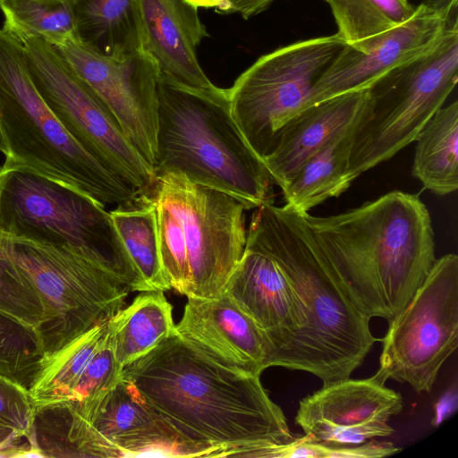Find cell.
Here are the masks:
<instances>
[{"label":"cell","instance_id":"6da1fadb","mask_svg":"<svg viewBox=\"0 0 458 458\" xmlns=\"http://www.w3.org/2000/svg\"><path fill=\"white\" fill-rule=\"evenodd\" d=\"M156 412L185 437L220 446L225 456L255 457L294 439L260 376L227 368L175 329L123 368Z\"/></svg>","mask_w":458,"mask_h":458},{"label":"cell","instance_id":"7a4b0ae2","mask_svg":"<svg viewBox=\"0 0 458 458\" xmlns=\"http://www.w3.org/2000/svg\"><path fill=\"white\" fill-rule=\"evenodd\" d=\"M245 248L273 259L303 306V327L275 355L271 367L306 371L323 384L351 377L380 339L372 335L370 318L351 299L302 213L286 205L257 208Z\"/></svg>","mask_w":458,"mask_h":458},{"label":"cell","instance_id":"3957f363","mask_svg":"<svg viewBox=\"0 0 458 458\" xmlns=\"http://www.w3.org/2000/svg\"><path fill=\"white\" fill-rule=\"evenodd\" d=\"M302 215L351 299L369 318H394L437 259L429 211L418 195L394 191L337 215Z\"/></svg>","mask_w":458,"mask_h":458},{"label":"cell","instance_id":"277c9868","mask_svg":"<svg viewBox=\"0 0 458 458\" xmlns=\"http://www.w3.org/2000/svg\"><path fill=\"white\" fill-rule=\"evenodd\" d=\"M155 176L179 172L247 209L273 204L274 183L232 114L227 89L197 88L160 73Z\"/></svg>","mask_w":458,"mask_h":458},{"label":"cell","instance_id":"5b68a950","mask_svg":"<svg viewBox=\"0 0 458 458\" xmlns=\"http://www.w3.org/2000/svg\"><path fill=\"white\" fill-rule=\"evenodd\" d=\"M0 152L4 164L72 188L105 207L127 203L140 194L66 131L37 89L21 42L2 29Z\"/></svg>","mask_w":458,"mask_h":458},{"label":"cell","instance_id":"8992f818","mask_svg":"<svg viewBox=\"0 0 458 458\" xmlns=\"http://www.w3.org/2000/svg\"><path fill=\"white\" fill-rule=\"evenodd\" d=\"M0 231L69 249L131 292H149L105 206L28 170L0 165Z\"/></svg>","mask_w":458,"mask_h":458},{"label":"cell","instance_id":"52a82bcc","mask_svg":"<svg viewBox=\"0 0 458 458\" xmlns=\"http://www.w3.org/2000/svg\"><path fill=\"white\" fill-rule=\"evenodd\" d=\"M458 80V18L431 49L375 81L354 128L346 176L388 160L418 135Z\"/></svg>","mask_w":458,"mask_h":458},{"label":"cell","instance_id":"ba28073f","mask_svg":"<svg viewBox=\"0 0 458 458\" xmlns=\"http://www.w3.org/2000/svg\"><path fill=\"white\" fill-rule=\"evenodd\" d=\"M2 233L8 255L45 306L47 320L38 330L44 356L124 307L128 287L74 251Z\"/></svg>","mask_w":458,"mask_h":458},{"label":"cell","instance_id":"9c48e42d","mask_svg":"<svg viewBox=\"0 0 458 458\" xmlns=\"http://www.w3.org/2000/svg\"><path fill=\"white\" fill-rule=\"evenodd\" d=\"M346 45L335 33L279 47L261 55L227 89L233 118L261 160L283 127L305 109L315 84Z\"/></svg>","mask_w":458,"mask_h":458},{"label":"cell","instance_id":"30bf717a","mask_svg":"<svg viewBox=\"0 0 458 458\" xmlns=\"http://www.w3.org/2000/svg\"><path fill=\"white\" fill-rule=\"evenodd\" d=\"M21 44L37 89L66 131L106 169L153 197L157 178L152 166L99 96L51 44L38 38Z\"/></svg>","mask_w":458,"mask_h":458},{"label":"cell","instance_id":"8fae6325","mask_svg":"<svg viewBox=\"0 0 458 458\" xmlns=\"http://www.w3.org/2000/svg\"><path fill=\"white\" fill-rule=\"evenodd\" d=\"M378 371L386 378L429 392L458 346V257L436 259L407 305L388 323Z\"/></svg>","mask_w":458,"mask_h":458},{"label":"cell","instance_id":"7c38bea8","mask_svg":"<svg viewBox=\"0 0 458 458\" xmlns=\"http://www.w3.org/2000/svg\"><path fill=\"white\" fill-rule=\"evenodd\" d=\"M156 178L155 194L172 206L183 225L191 271L189 297L221 296L245 250L248 209L236 198L195 183L179 172H163Z\"/></svg>","mask_w":458,"mask_h":458},{"label":"cell","instance_id":"4fadbf2b","mask_svg":"<svg viewBox=\"0 0 458 458\" xmlns=\"http://www.w3.org/2000/svg\"><path fill=\"white\" fill-rule=\"evenodd\" d=\"M54 47L105 102L131 143L154 170L160 71L152 55L143 47L105 55L78 36Z\"/></svg>","mask_w":458,"mask_h":458},{"label":"cell","instance_id":"5bb4252c","mask_svg":"<svg viewBox=\"0 0 458 458\" xmlns=\"http://www.w3.org/2000/svg\"><path fill=\"white\" fill-rule=\"evenodd\" d=\"M457 18L458 0L440 9L421 3L404 22L367 40L347 44L315 84L305 109L369 88L386 72L431 49Z\"/></svg>","mask_w":458,"mask_h":458},{"label":"cell","instance_id":"9a60e30c","mask_svg":"<svg viewBox=\"0 0 458 458\" xmlns=\"http://www.w3.org/2000/svg\"><path fill=\"white\" fill-rule=\"evenodd\" d=\"M377 370L369 377L323 384L299 403L295 422L310 439L331 445H358L388 437L391 417L403 409V398L386 386Z\"/></svg>","mask_w":458,"mask_h":458},{"label":"cell","instance_id":"2e32d148","mask_svg":"<svg viewBox=\"0 0 458 458\" xmlns=\"http://www.w3.org/2000/svg\"><path fill=\"white\" fill-rule=\"evenodd\" d=\"M87 421L91 457H205L209 452L208 445L185 437L159 416L123 377Z\"/></svg>","mask_w":458,"mask_h":458},{"label":"cell","instance_id":"e0dca14e","mask_svg":"<svg viewBox=\"0 0 458 458\" xmlns=\"http://www.w3.org/2000/svg\"><path fill=\"white\" fill-rule=\"evenodd\" d=\"M175 331L218 363L240 373L260 376L268 368L269 342L257 325L225 293L188 297Z\"/></svg>","mask_w":458,"mask_h":458},{"label":"cell","instance_id":"ac0fdd59","mask_svg":"<svg viewBox=\"0 0 458 458\" xmlns=\"http://www.w3.org/2000/svg\"><path fill=\"white\" fill-rule=\"evenodd\" d=\"M224 293L266 335L271 367L275 355L305 322L302 303L291 283L273 259L245 248Z\"/></svg>","mask_w":458,"mask_h":458},{"label":"cell","instance_id":"d6986e66","mask_svg":"<svg viewBox=\"0 0 458 458\" xmlns=\"http://www.w3.org/2000/svg\"><path fill=\"white\" fill-rule=\"evenodd\" d=\"M143 48L160 73L191 87L211 88L198 60L197 48L208 33L198 8L185 0H139Z\"/></svg>","mask_w":458,"mask_h":458},{"label":"cell","instance_id":"ffe728a7","mask_svg":"<svg viewBox=\"0 0 458 458\" xmlns=\"http://www.w3.org/2000/svg\"><path fill=\"white\" fill-rule=\"evenodd\" d=\"M367 100L368 89L352 91L310 106L292 118L262 160L274 183L283 189L313 154L353 126Z\"/></svg>","mask_w":458,"mask_h":458},{"label":"cell","instance_id":"44dd1931","mask_svg":"<svg viewBox=\"0 0 458 458\" xmlns=\"http://www.w3.org/2000/svg\"><path fill=\"white\" fill-rule=\"evenodd\" d=\"M356 123L331 139L301 166L282 189L286 206L307 213L350 187L346 171Z\"/></svg>","mask_w":458,"mask_h":458},{"label":"cell","instance_id":"7402d4cb","mask_svg":"<svg viewBox=\"0 0 458 458\" xmlns=\"http://www.w3.org/2000/svg\"><path fill=\"white\" fill-rule=\"evenodd\" d=\"M79 38L105 55L143 47L139 0H77L73 4Z\"/></svg>","mask_w":458,"mask_h":458},{"label":"cell","instance_id":"603a6c76","mask_svg":"<svg viewBox=\"0 0 458 458\" xmlns=\"http://www.w3.org/2000/svg\"><path fill=\"white\" fill-rule=\"evenodd\" d=\"M108 323L114 355L122 368L156 347L175 326L173 307L161 291L139 294Z\"/></svg>","mask_w":458,"mask_h":458},{"label":"cell","instance_id":"cb8c5ba5","mask_svg":"<svg viewBox=\"0 0 458 458\" xmlns=\"http://www.w3.org/2000/svg\"><path fill=\"white\" fill-rule=\"evenodd\" d=\"M412 175L424 189L445 196L458 189V102L441 107L417 139Z\"/></svg>","mask_w":458,"mask_h":458},{"label":"cell","instance_id":"d4e9b609","mask_svg":"<svg viewBox=\"0 0 458 458\" xmlns=\"http://www.w3.org/2000/svg\"><path fill=\"white\" fill-rule=\"evenodd\" d=\"M109 213L129 257L149 290H170L160 258L154 197L140 194Z\"/></svg>","mask_w":458,"mask_h":458},{"label":"cell","instance_id":"484cf974","mask_svg":"<svg viewBox=\"0 0 458 458\" xmlns=\"http://www.w3.org/2000/svg\"><path fill=\"white\" fill-rule=\"evenodd\" d=\"M108 321L96 325L42 358L29 388L35 407L68 401L82 373L105 340Z\"/></svg>","mask_w":458,"mask_h":458},{"label":"cell","instance_id":"4316f807","mask_svg":"<svg viewBox=\"0 0 458 458\" xmlns=\"http://www.w3.org/2000/svg\"><path fill=\"white\" fill-rule=\"evenodd\" d=\"M4 31L20 42L38 38L56 46L78 36L71 0H0Z\"/></svg>","mask_w":458,"mask_h":458},{"label":"cell","instance_id":"83f0119b","mask_svg":"<svg viewBox=\"0 0 458 458\" xmlns=\"http://www.w3.org/2000/svg\"><path fill=\"white\" fill-rule=\"evenodd\" d=\"M337 24V33L348 44L381 34L407 21L415 7L409 0H325Z\"/></svg>","mask_w":458,"mask_h":458},{"label":"cell","instance_id":"f1b7e54d","mask_svg":"<svg viewBox=\"0 0 458 458\" xmlns=\"http://www.w3.org/2000/svg\"><path fill=\"white\" fill-rule=\"evenodd\" d=\"M43 357L38 330L0 310V374L29 389Z\"/></svg>","mask_w":458,"mask_h":458},{"label":"cell","instance_id":"f546056e","mask_svg":"<svg viewBox=\"0 0 458 458\" xmlns=\"http://www.w3.org/2000/svg\"><path fill=\"white\" fill-rule=\"evenodd\" d=\"M162 267L171 289L189 297L191 271L182 219L162 197L154 194Z\"/></svg>","mask_w":458,"mask_h":458},{"label":"cell","instance_id":"4dcf8cb0","mask_svg":"<svg viewBox=\"0 0 458 458\" xmlns=\"http://www.w3.org/2000/svg\"><path fill=\"white\" fill-rule=\"evenodd\" d=\"M123 368L114 355L108 323L105 340L65 403L89 420L102 398L120 380Z\"/></svg>","mask_w":458,"mask_h":458},{"label":"cell","instance_id":"1f68e13d","mask_svg":"<svg viewBox=\"0 0 458 458\" xmlns=\"http://www.w3.org/2000/svg\"><path fill=\"white\" fill-rule=\"evenodd\" d=\"M0 310L37 330L47 320L40 297L8 255L1 231Z\"/></svg>","mask_w":458,"mask_h":458},{"label":"cell","instance_id":"d6a6232c","mask_svg":"<svg viewBox=\"0 0 458 458\" xmlns=\"http://www.w3.org/2000/svg\"><path fill=\"white\" fill-rule=\"evenodd\" d=\"M400 448L390 442L368 441L358 445H326L306 435L291 442L262 450L259 457L265 458H379L394 454Z\"/></svg>","mask_w":458,"mask_h":458},{"label":"cell","instance_id":"836d02e7","mask_svg":"<svg viewBox=\"0 0 458 458\" xmlns=\"http://www.w3.org/2000/svg\"><path fill=\"white\" fill-rule=\"evenodd\" d=\"M35 414L29 389L0 374V421L31 443Z\"/></svg>","mask_w":458,"mask_h":458},{"label":"cell","instance_id":"e575fe53","mask_svg":"<svg viewBox=\"0 0 458 458\" xmlns=\"http://www.w3.org/2000/svg\"><path fill=\"white\" fill-rule=\"evenodd\" d=\"M0 456H38L30 440L0 421Z\"/></svg>","mask_w":458,"mask_h":458},{"label":"cell","instance_id":"d590c367","mask_svg":"<svg viewBox=\"0 0 458 458\" xmlns=\"http://www.w3.org/2000/svg\"><path fill=\"white\" fill-rule=\"evenodd\" d=\"M458 406L457 385L450 386L434 405V418L432 425L438 427L442 422L453 415Z\"/></svg>","mask_w":458,"mask_h":458},{"label":"cell","instance_id":"8d00e7d4","mask_svg":"<svg viewBox=\"0 0 458 458\" xmlns=\"http://www.w3.org/2000/svg\"><path fill=\"white\" fill-rule=\"evenodd\" d=\"M275 0H226L221 13H240L245 20L265 11Z\"/></svg>","mask_w":458,"mask_h":458},{"label":"cell","instance_id":"74e56055","mask_svg":"<svg viewBox=\"0 0 458 458\" xmlns=\"http://www.w3.org/2000/svg\"><path fill=\"white\" fill-rule=\"evenodd\" d=\"M190 4L199 8H215L221 12L225 5L226 0H185Z\"/></svg>","mask_w":458,"mask_h":458},{"label":"cell","instance_id":"f35d334b","mask_svg":"<svg viewBox=\"0 0 458 458\" xmlns=\"http://www.w3.org/2000/svg\"><path fill=\"white\" fill-rule=\"evenodd\" d=\"M452 0H422V4L432 8H444L448 5Z\"/></svg>","mask_w":458,"mask_h":458},{"label":"cell","instance_id":"ab89813d","mask_svg":"<svg viewBox=\"0 0 458 458\" xmlns=\"http://www.w3.org/2000/svg\"><path fill=\"white\" fill-rule=\"evenodd\" d=\"M71 1H72V3L73 4L77 2V0H71Z\"/></svg>","mask_w":458,"mask_h":458}]
</instances>
